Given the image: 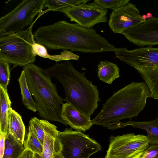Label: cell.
Here are the masks:
<instances>
[{"label": "cell", "instance_id": "ac0fdd59", "mask_svg": "<svg viewBox=\"0 0 158 158\" xmlns=\"http://www.w3.org/2000/svg\"><path fill=\"white\" fill-rule=\"evenodd\" d=\"M11 104L7 89L0 85V132L5 136L8 133V121Z\"/></svg>", "mask_w": 158, "mask_h": 158}, {"label": "cell", "instance_id": "8fae6325", "mask_svg": "<svg viewBox=\"0 0 158 158\" xmlns=\"http://www.w3.org/2000/svg\"><path fill=\"white\" fill-rule=\"evenodd\" d=\"M115 53L116 58L136 70L158 64V48L148 46L132 50L118 48Z\"/></svg>", "mask_w": 158, "mask_h": 158}, {"label": "cell", "instance_id": "4316f807", "mask_svg": "<svg viewBox=\"0 0 158 158\" xmlns=\"http://www.w3.org/2000/svg\"><path fill=\"white\" fill-rule=\"evenodd\" d=\"M129 0H98L94 2L104 9L113 10L124 6L129 3Z\"/></svg>", "mask_w": 158, "mask_h": 158}, {"label": "cell", "instance_id": "ffe728a7", "mask_svg": "<svg viewBox=\"0 0 158 158\" xmlns=\"http://www.w3.org/2000/svg\"><path fill=\"white\" fill-rule=\"evenodd\" d=\"M98 69V76L105 83L111 84L120 76L119 69L117 65L108 61H101Z\"/></svg>", "mask_w": 158, "mask_h": 158}, {"label": "cell", "instance_id": "2e32d148", "mask_svg": "<svg viewBox=\"0 0 158 158\" xmlns=\"http://www.w3.org/2000/svg\"><path fill=\"white\" fill-rule=\"evenodd\" d=\"M148 86L151 98L158 100V64L136 70Z\"/></svg>", "mask_w": 158, "mask_h": 158}, {"label": "cell", "instance_id": "7402d4cb", "mask_svg": "<svg viewBox=\"0 0 158 158\" xmlns=\"http://www.w3.org/2000/svg\"><path fill=\"white\" fill-rule=\"evenodd\" d=\"M18 81L20 87L23 103L29 110L36 112L37 109L35 102L32 98L24 70L21 72Z\"/></svg>", "mask_w": 158, "mask_h": 158}, {"label": "cell", "instance_id": "ba28073f", "mask_svg": "<svg viewBox=\"0 0 158 158\" xmlns=\"http://www.w3.org/2000/svg\"><path fill=\"white\" fill-rule=\"evenodd\" d=\"M105 158H133L143 153L149 146L147 136L129 133L111 136Z\"/></svg>", "mask_w": 158, "mask_h": 158}, {"label": "cell", "instance_id": "f546056e", "mask_svg": "<svg viewBox=\"0 0 158 158\" xmlns=\"http://www.w3.org/2000/svg\"><path fill=\"white\" fill-rule=\"evenodd\" d=\"M18 158H35L34 153L31 151L25 149L23 153Z\"/></svg>", "mask_w": 158, "mask_h": 158}, {"label": "cell", "instance_id": "5b68a950", "mask_svg": "<svg viewBox=\"0 0 158 158\" xmlns=\"http://www.w3.org/2000/svg\"><path fill=\"white\" fill-rule=\"evenodd\" d=\"M27 29L0 37V59L13 67L33 63L36 56L32 50V25Z\"/></svg>", "mask_w": 158, "mask_h": 158}, {"label": "cell", "instance_id": "d4e9b609", "mask_svg": "<svg viewBox=\"0 0 158 158\" xmlns=\"http://www.w3.org/2000/svg\"><path fill=\"white\" fill-rule=\"evenodd\" d=\"M46 119H40L36 117L31 118L28 128L31 130L43 145L45 135V125Z\"/></svg>", "mask_w": 158, "mask_h": 158}, {"label": "cell", "instance_id": "603a6c76", "mask_svg": "<svg viewBox=\"0 0 158 158\" xmlns=\"http://www.w3.org/2000/svg\"><path fill=\"white\" fill-rule=\"evenodd\" d=\"M25 149L29 150L34 153L41 156L43 150V145L30 129L28 128L27 138L24 142Z\"/></svg>", "mask_w": 158, "mask_h": 158}, {"label": "cell", "instance_id": "44dd1931", "mask_svg": "<svg viewBox=\"0 0 158 158\" xmlns=\"http://www.w3.org/2000/svg\"><path fill=\"white\" fill-rule=\"evenodd\" d=\"M24 150L23 144L8 133L5 136V149L2 158H18Z\"/></svg>", "mask_w": 158, "mask_h": 158}, {"label": "cell", "instance_id": "e0dca14e", "mask_svg": "<svg viewBox=\"0 0 158 158\" xmlns=\"http://www.w3.org/2000/svg\"><path fill=\"white\" fill-rule=\"evenodd\" d=\"M25 128L21 115L11 107L8 121V133L24 144Z\"/></svg>", "mask_w": 158, "mask_h": 158}, {"label": "cell", "instance_id": "5bb4252c", "mask_svg": "<svg viewBox=\"0 0 158 158\" xmlns=\"http://www.w3.org/2000/svg\"><path fill=\"white\" fill-rule=\"evenodd\" d=\"M43 150L41 156L34 153L35 158H52L54 155L61 152L62 145L58 138L56 127L46 120Z\"/></svg>", "mask_w": 158, "mask_h": 158}, {"label": "cell", "instance_id": "d6986e66", "mask_svg": "<svg viewBox=\"0 0 158 158\" xmlns=\"http://www.w3.org/2000/svg\"><path fill=\"white\" fill-rule=\"evenodd\" d=\"M32 40V50L35 56L38 55L44 58H48L55 60L57 62L60 60H76L77 58V55L68 50L64 49L60 54L51 55L48 53L47 50L44 45L35 41L34 36Z\"/></svg>", "mask_w": 158, "mask_h": 158}, {"label": "cell", "instance_id": "cb8c5ba5", "mask_svg": "<svg viewBox=\"0 0 158 158\" xmlns=\"http://www.w3.org/2000/svg\"><path fill=\"white\" fill-rule=\"evenodd\" d=\"M89 0H45L44 7L48 8L49 11L59 10L60 9L73 6L84 2L87 3Z\"/></svg>", "mask_w": 158, "mask_h": 158}, {"label": "cell", "instance_id": "30bf717a", "mask_svg": "<svg viewBox=\"0 0 158 158\" xmlns=\"http://www.w3.org/2000/svg\"><path fill=\"white\" fill-rule=\"evenodd\" d=\"M122 34L139 47L158 44V18L153 17L124 31Z\"/></svg>", "mask_w": 158, "mask_h": 158}, {"label": "cell", "instance_id": "52a82bcc", "mask_svg": "<svg viewBox=\"0 0 158 158\" xmlns=\"http://www.w3.org/2000/svg\"><path fill=\"white\" fill-rule=\"evenodd\" d=\"M58 137L64 158H89L102 150L99 143L80 131L66 128L63 131H58Z\"/></svg>", "mask_w": 158, "mask_h": 158}, {"label": "cell", "instance_id": "484cf974", "mask_svg": "<svg viewBox=\"0 0 158 158\" xmlns=\"http://www.w3.org/2000/svg\"><path fill=\"white\" fill-rule=\"evenodd\" d=\"M9 63L0 59V85L7 89L10 77Z\"/></svg>", "mask_w": 158, "mask_h": 158}, {"label": "cell", "instance_id": "9a60e30c", "mask_svg": "<svg viewBox=\"0 0 158 158\" xmlns=\"http://www.w3.org/2000/svg\"><path fill=\"white\" fill-rule=\"evenodd\" d=\"M128 126L146 130L149 144H158V117L154 120L148 121H135L130 120L125 123L120 122L109 125L107 128L113 130L118 128H124Z\"/></svg>", "mask_w": 158, "mask_h": 158}, {"label": "cell", "instance_id": "83f0119b", "mask_svg": "<svg viewBox=\"0 0 158 158\" xmlns=\"http://www.w3.org/2000/svg\"><path fill=\"white\" fill-rule=\"evenodd\" d=\"M143 158H158V144H151L143 152Z\"/></svg>", "mask_w": 158, "mask_h": 158}, {"label": "cell", "instance_id": "3957f363", "mask_svg": "<svg viewBox=\"0 0 158 158\" xmlns=\"http://www.w3.org/2000/svg\"><path fill=\"white\" fill-rule=\"evenodd\" d=\"M151 93L145 82H132L116 92L102 104L98 114L92 120L93 125L105 127L131 120L137 116L145 107Z\"/></svg>", "mask_w": 158, "mask_h": 158}, {"label": "cell", "instance_id": "7c38bea8", "mask_svg": "<svg viewBox=\"0 0 158 158\" xmlns=\"http://www.w3.org/2000/svg\"><path fill=\"white\" fill-rule=\"evenodd\" d=\"M145 21L136 6L129 2L112 10L110 16L108 24L114 33L122 34L126 29Z\"/></svg>", "mask_w": 158, "mask_h": 158}, {"label": "cell", "instance_id": "4fadbf2b", "mask_svg": "<svg viewBox=\"0 0 158 158\" xmlns=\"http://www.w3.org/2000/svg\"><path fill=\"white\" fill-rule=\"evenodd\" d=\"M61 117L71 129L85 132L93 125L90 117L77 110L70 103H63Z\"/></svg>", "mask_w": 158, "mask_h": 158}, {"label": "cell", "instance_id": "9c48e42d", "mask_svg": "<svg viewBox=\"0 0 158 158\" xmlns=\"http://www.w3.org/2000/svg\"><path fill=\"white\" fill-rule=\"evenodd\" d=\"M86 3L63 8L58 11L64 13L71 21L85 28H90L97 23L107 22V9L94 2L88 4Z\"/></svg>", "mask_w": 158, "mask_h": 158}, {"label": "cell", "instance_id": "1f68e13d", "mask_svg": "<svg viewBox=\"0 0 158 158\" xmlns=\"http://www.w3.org/2000/svg\"><path fill=\"white\" fill-rule=\"evenodd\" d=\"M146 15L148 19L152 18L153 17L151 13L149 12H148V13H147Z\"/></svg>", "mask_w": 158, "mask_h": 158}, {"label": "cell", "instance_id": "7a4b0ae2", "mask_svg": "<svg viewBox=\"0 0 158 158\" xmlns=\"http://www.w3.org/2000/svg\"><path fill=\"white\" fill-rule=\"evenodd\" d=\"M45 69L61 84L66 96L65 101L90 117L101 99L97 86L87 79L85 73L77 70L69 60L57 62Z\"/></svg>", "mask_w": 158, "mask_h": 158}, {"label": "cell", "instance_id": "f1b7e54d", "mask_svg": "<svg viewBox=\"0 0 158 158\" xmlns=\"http://www.w3.org/2000/svg\"><path fill=\"white\" fill-rule=\"evenodd\" d=\"M5 136L0 134V158H2L5 149Z\"/></svg>", "mask_w": 158, "mask_h": 158}, {"label": "cell", "instance_id": "6da1fadb", "mask_svg": "<svg viewBox=\"0 0 158 158\" xmlns=\"http://www.w3.org/2000/svg\"><path fill=\"white\" fill-rule=\"evenodd\" d=\"M33 35L37 42L50 50L94 53L115 52L117 49L92 27L85 28L66 21L40 27Z\"/></svg>", "mask_w": 158, "mask_h": 158}, {"label": "cell", "instance_id": "d6a6232c", "mask_svg": "<svg viewBox=\"0 0 158 158\" xmlns=\"http://www.w3.org/2000/svg\"><path fill=\"white\" fill-rule=\"evenodd\" d=\"M143 153L138 155L134 157L133 158H143L142 156V154Z\"/></svg>", "mask_w": 158, "mask_h": 158}, {"label": "cell", "instance_id": "277c9868", "mask_svg": "<svg viewBox=\"0 0 158 158\" xmlns=\"http://www.w3.org/2000/svg\"><path fill=\"white\" fill-rule=\"evenodd\" d=\"M27 83L33 96L38 115L47 120L56 121L67 126L61 117L64 98L58 94L51 80V76L40 67L30 64L23 67Z\"/></svg>", "mask_w": 158, "mask_h": 158}, {"label": "cell", "instance_id": "836d02e7", "mask_svg": "<svg viewBox=\"0 0 158 158\" xmlns=\"http://www.w3.org/2000/svg\"><path fill=\"white\" fill-rule=\"evenodd\" d=\"M142 16V19L145 21L147 19H148V18H147V15H142L141 16Z\"/></svg>", "mask_w": 158, "mask_h": 158}, {"label": "cell", "instance_id": "8992f818", "mask_svg": "<svg viewBox=\"0 0 158 158\" xmlns=\"http://www.w3.org/2000/svg\"><path fill=\"white\" fill-rule=\"evenodd\" d=\"M45 0H23L0 18V37L22 31L32 25L35 16L42 11Z\"/></svg>", "mask_w": 158, "mask_h": 158}, {"label": "cell", "instance_id": "4dcf8cb0", "mask_svg": "<svg viewBox=\"0 0 158 158\" xmlns=\"http://www.w3.org/2000/svg\"><path fill=\"white\" fill-rule=\"evenodd\" d=\"M52 158H64L62 153L60 152L53 155Z\"/></svg>", "mask_w": 158, "mask_h": 158}]
</instances>
